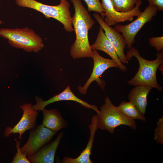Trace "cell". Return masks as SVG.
<instances>
[{
  "mask_svg": "<svg viewBox=\"0 0 163 163\" xmlns=\"http://www.w3.org/2000/svg\"><path fill=\"white\" fill-rule=\"evenodd\" d=\"M36 104L32 105L33 108L36 111H40L43 110L45 107L51 103L62 101H75L81 104L82 106L88 109H92L98 114L100 110L94 105L90 104L78 98L71 91L69 86H68L62 92L56 95L47 101H43L41 97L36 96Z\"/></svg>",
  "mask_w": 163,
  "mask_h": 163,
  "instance_id": "12",
  "label": "cell"
},
{
  "mask_svg": "<svg viewBox=\"0 0 163 163\" xmlns=\"http://www.w3.org/2000/svg\"><path fill=\"white\" fill-rule=\"evenodd\" d=\"M117 107L120 112L129 118L134 120H139L146 121V118L140 114L135 105L130 101H123Z\"/></svg>",
  "mask_w": 163,
  "mask_h": 163,
  "instance_id": "18",
  "label": "cell"
},
{
  "mask_svg": "<svg viewBox=\"0 0 163 163\" xmlns=\"http://www.w3.org/2000/svg\"><path fill=\"white\" fill-rule=\"evenodd\" d=\"M16 141V147L17 152L14 156L11 163H30L26 155L22 153L20 147V140H17L15 138Z\"/></svg>",
  "mask_w": 163,
  "mask_h": 163,
  "instance_id": "21",
  "label": "cell"
},
{
  "mask_svg": "<svg viewBox=\"0 0 163 163\" xmlns=\"http://www.w3.org/2000/svg\"><path fill=\"white\" fill-rule=\"evenodd\" d=\"M23 111V115L19 121L12 127H6L4 131V137L18 133L19 140L22 138L23 134L36 126V120L39 111L33 109L31 103H27L20 106Z\"/></svg>",
  "mask_w": 163,
  "mask_h": 163,
  "instance_id": "10",
  "label": "cell"
},
{
  "mask_svg": "<svg viewBox=\"0 0 163 163\" xmlns=\"http://www.w3.org/2000/svg\"><path fill=\"white\" fill-rule=\"evenodd\" d=\"M152 88L146 85L135 86L128 95V100L133 103L140 114L144 116L148 105L147 96Z\"/></svg>",
  "mask_w": 163,
  "mask_h": 163,
  "instance_id": "16",
  "label": "cell"
},
{
  "mask_svg": "<svg viewBox=\"0 0 163 163\" xmlns=\"http://www.w3.org/2000/svg\"><path fill=\"white\" fill-rule=\"evenodd\" d=\"M0 36L7 39L12 46L27 52H38L44 47L42 39L32 29L24 28L0 29Z\"/></svg>",
  "mask_w": 163,
  "mask_h": 163,
  "instance_id": "4",
  "label": "cell"
},
{
  "mask_svg": "<svg viewBox=\"0 0 163 163\" xmlns=\"http://www.w3.org/2000/svg\"><path fill=\"white\" fill-rule=\"evenodd\" d=\"M158 11L156 6L149 5L136 19L130 23L125 25L117 24L115 25L114 28L123 36L127 48L129 50L132 47L137 34L145 24L152 20Z\"/></svg>",
  "mask_w": 163,
  "mask_h": 163,
  "instance_id": "6",
  "label": "cell"
},
{
  "mask_svg": "<svg viewBox=\"0 0 163 163\" xmlns=\"http://www.w3.org/2000/svg\"><path fill=\"white\" fill-rule=\"evenodd\" d=\"M157 127L154 134V139L157 143L163 145V117L159 119L157 122Z\"/></svg>",
  "mask_w": 163,
  "mask_h": 163,
  "instance_id": "22",
  "label": "cell"
},
{
  "mask_svg": "<svg viewBox=\"0 0 163 163\" xmlns=\"http://www.w3.org/2000/svg\"><path fill=\"white\" fill-rule=\"evenodd\" d=\"M149 43L154 47L157 52L163 51V37H152L149 39Z\"/></svg>",
  "mask_w": 163,
  "mask_h": 163,
  "instance_id": "23",
  "label": "cell"
},
{
  "mask_svg": "<svg viewBox=\"0 0 163 163\" xmlns=\"http://www.w3.org/2000/svg\"><path fill=\"white\" fill-rule=\"evenodd\" d=\"M30 135L26 143L21 148V152L27 157L31 156L49 142L56 133L42 124L29 129Z\"/></svg>",
  "mask_w": 163,
  "mask_h": 163,
  "instance_id": "8",
  "label": "cell"
},
{
  "mask_svg": "<svg viewBox=\"0 0 163 163\" xmlns=\"http://www.w3.org/2000/svg\"><path fill=\"white\" fill-rule=\"evenodd\" d=\"M42 111L43 117L42 124L46 128L56 133L67 126V122L57 109L47 110L44 108Z\"/></svg>",
  "mask_w": 163,
  "mask_h": 163,
  "instance_id": "17",
  "label": "cell"
},
{
  "mask_svg": "<svg viewBox=\"0 0 163 163\" xmlns=\"http://www.w3.org/2000/svg\"><path fill=\"white\" fill-rule=\"evenodd\" d=\"M63 134V132H61L54 140L42 147L32 156L27 157L30 162L54 163L55 153Z\"/></svg>",
  "mask_w": 163,
  "mask_h": 163,
  "instance_id": "13",
  "label": "cell"
},
{
  "mask_svg": "<svg viewBox=\"0 0 163 163\" xmlns=\"http://www.w3.org/2000/svg\"><path fill=\"white\" fill-rule=\"evenodd\" d=\"M88 6V12L94 11L100 14L101 16L104 19L105 10L99 0H84Z\"/></svg>",
  "mask_w": 163,
  "mask_h": 163,
  "instance_id": "20",
  "label": "cell"
},
{
  "mask_svg": "<svg viewBox=\"0 0 163 163\" xmlns=\"http://www.w3.org/2000/svg\"><path fill=\"white\" fill-rule=\"evenodd\" d=\"M114 9L121 12L133 9L138 0H110Z\"/></svg>",
  "mask_w": 163,
  "mask_h": 163,
  "instance_id": "19",
  "label": "cell"
},
{
  "mask_svg": "<svg viewBox=\"0 0 163 163\" xmlns=\"http://www.w3.org/2000/svg\"><path fill=\"white\" fill-rule=\"evenodd\" d=\"M163 63H162L160 65L158 68L159 69V70L160 71L162 72H163Z\"/></svg>",
  "mask_w": 163,
  "mask_h": 163,
  "instance_id": "25",
  "label": "cell"
},
{
  "mask_svg": "<svg viewBox=\"0 0 163 163\" xmlns=\"http://www.w3.org/2000/svg\"><path fill=\"white\" fill-rule=\"evenodd\" d=\"M156 59L153 60L144 59L140 55L139 51L132 47L127 52L126 57L129 61L135 57L139 62V68L134 77L128 82L129 85H146L155 88L161 91L162 87L159 85L157 79V71L159 66L163 62V51L158 52Z\"/></svg>",
  "mask_w": 163,
  "mask_h": 163,
  "instance_id": "2",
  "label": "cell"
},
{
  "mask_svg": "<svg viewBox=\"0 0 163 163\" xmlns=\"http://www.w3.org/2000/svg\"><path fill=\"white\" fill-rule=\"evenodd\" d=\"M101 3L105 10L104 20L108 25H115L118 23L132 21L134 17L138 16L141 13L140 7L142 3L138 0L134 8L128 12H121L115 10L110 0H101Z\"/></svg>",
  "mask_w": 163,
  "mask_h": 163,
  "instance_id": "9",
  "label": "cell"
},
{
  "mask_svg": "<svg viewBox=\"0 0 163 163\" xmlns=\"http://www.w3.org/2000/svg\"><path fill=\"white\" fill-rule=\"evenodd\" d=\"M2 23H3V22L1 20H0V25Z\"/></svg>",
  "mask_w": 163,
  "mask_h": 163,
  "instance_id": "26",
  "label": "cell"
},
{
  "mask_svg": "<svg viewBox=\"0 0 163 163\" xmlns=\"http://www.w3.org/2000/svg\"><path fill=\"white\" fill-rule=\"evenodd\" d=\"M71 1L75 9L72 23L76 34V39L71 47L70 55L74 59L91 58L92 50L89 43L88 33L95 22L80 0Z\"/></svg>",
  "mask_w": 163,
  "mask_h": 163,
  "instance_id": "1",
  "label": "cell"
},
{
  "mask_svg": "<svg viewBox=\"0 0 163 163\" xmlns=\"http://www.w3.org/2000/svg\"><path fill=\"white\" fill-rule=\"evenodd\" d=\"M98 116L97 114L92 117L91 123L89 126L90 131V136L85 148L81 152L77 157L73 158L65 157L62 160L63 163H92L90 158L91 150L94 141L96 132L98 129Z\"/></svg>",
  "mask_w": 163,
  "mask_h": 163,
  "instance_id": "14",
  "label": "cell"
},
{
  "mask_svg": "<svg viewBox=\"0 0 163 163\" xmlns=\"http://www.w3.org/2000/svg\"><path fill=\"white\" fill-rule=\"evenodd\" d=\"M16 4L21 7L33 9L43 14L46 18H52L61 22L65 30L68 32L74 30L72 17L69 10L70 5L67 0H61L59 4L50 5L35 0H15Z\"/></svg>",
  "mask_w": 163,
  "mask_h": 163,
  "instance_id": "3",
  "label": "cell"
},
{
  "mask_svg": "<svg viewBox=\"0 0 163 163\" xmlns=\"http://www.w3.org/2000/svg\"><path fill=\"white\" fill-rule=\"evenodd\" d=\"M93 16L104 31L106 36L114 48L121 62L122 63H127L129 61L124 53L126 44L123 35L114 28L107 25L99 14L95 13Z\"/></svg>",
  "mask_w": 163,
  "mask_h": 163,
  "instance_id": "11",
  "label": "cell"
},
{
  "mask_svg": "<svg viewBox=\"0 0 163 163\" xmlns=\"http://www.w3.org/2000/svg\"><path fill=\"white\" fill-rule=\"evenodd\" d=\"M92 50H95L103 51L107 53L115 61L122 71L126 72L127 69L123 65L119 58L116 50L111 43L107 39L103 29L100 26L96 39L94 43L91 45Z\"/></svg>",
  "mask_w": 163,
  "mask_h": 163,
  "instance_id": "15",
  "label": "cell"
},
{
  "mask_svg": "<svg viewBox=\"0 0 163 163\" xmlns=\"http://www.w3.org/2000/svg\"><path fill=\"white\" fill-rule=\"evenodd\" d=\"M92 57L94 61V66L92 73L86 83L83 86H79L78 90L83 95L87 94V90L91 83L94 81L103 90H104L105 82L100 77L103 73L109 68L112 67L119 68L117 63L113 59H106L101 56L97 50H92Z\"/></svg>",
  "mask_w": 163,
  "mask_h": 163,
  "instance_id": "7",
  "label": "cell"
},
{
  "mask_svg": "<svg viewBox=\"0 0 163 163\" xmlns=\"http://www.w3.org/2000/svg\"><path fill=\"white\" fill-rule=\"evenodd\" d=\"M104 101L105 103L100 107V112L97 114L98 128L107 131L112 134L114 133L115 128L121 125L128 126L133 130L136 129L135 120L120 112L109 97L106 96Z\"/></svg>",
  "mask_w": 163,
  "mask_h": 163,
  "instance_id": "5",
  "label": "cell"
},
{
  "mask_svg": "<svg viewBox=\"0 0 163 163\" xmlns=\"http://www.w3.org/2000/svg\"><path fill=\"white\" fill-rule=\"evenodd\" d=\"M149 5L155 6L158 11L163 10V0H146Z\"/></svg>",
  "mask_w": 163,
  "mask_h": 163,
  "instance_id": "24",
  "label": "cell"
}]
</instances>
